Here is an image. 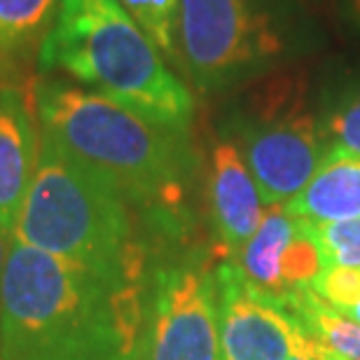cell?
<instances>
[{
  "label": "cell",
  "mask_w": 360,
  "mask_h": 360,
  "mask_svg": "<svg viewBox=\"0 0 360 360\" xmlns=\"http://www.w3.org/2000/svg\"><path fill=\"white\" fill-rule=\"evenodd\" d=\"M31 94L42 134L105 178L150 229L180 236L199 169L190 131L155 124L59 77L33 80Z\"/></svg>",
  "instance_id": "cell-1"
},
{
  "label": "cell",
  "mask_w": 360,
  "mask_h": 360,
  "mask_svg": "<svg viewBox=\"0 0 360 360\" xmlns=\"http://www.w3.org/2000/svg\"><path fill=\"white\" fill-rule=\"evenodd\" d=\"M146 285L112 283L12 239L0 360H134Z\"/></svg>",
  "instance_id": "cell-2"
},
{
  "label": "cell",
  "mask_w": 360,
  "mask_h": 360,
  "mask_svg": "<svg viewBox=\"0 0 360 360\" xmlns=\"http://www.w3.org/2000/svg\"><path fill=\"white\" fill-rule=\"evenodd\" d=\"M124 197L40 131V157L12 239L122 285H146L148 250Z\"/></svg>",
  "instance_id": "cell-3"
},
{
  "label": "cell",
  "mask_w": 360,
  "mask_h": 360,
  "mask_svg": "<svg viewBox=\"0 0 360 360\" xmlns=\"http://www.w3.org/2000/svg\"><path fill=\"white\" fill-rule=\"evenodd\" d=\"M38 68L45 75L63 70L155 124L190 131L192 91L120 0H61Z\"/></svg>",
  "instance_id": "cell-4"
},
{
  "label": "cell",
  "mask_w": 360,
  "mask_h": 360,
  "mask_svg": "<svg viewBox=\"0 0 360 360\" xmlns=\"http://www.w3.org/2000/svg\"><path fill=\"white\" fill-rule=\"evenodd\" d=\"M229 141L255 178L264 206L290 201L319 171L323 141L307 108L302 77L283 75L262 82L229 122Z\"/></svg>",
  "instance_id": "cell-5"
},
{
  "label": "cell",
  "mask_w": 360,
  "mask_h": 360,
  "mask_svg": "<svg viewBox=\"0 0 360 360\" xmlns=\"http://www.w3.org/2000/svg\"><path fill=\"white\" fill-rule=\"evenodd\" d=\"M283 49L276 21L257 0H180L176 61L199 91L260 75Z\"/></svg>",
  "instance_id": "cell-6"
},
{
  "label": "cell",
  "mask_w": 360,
  "mask_h": 360,
  "mask_svg": "<svg viewBox=\"0 0 360 360\" xmlns=\"http://www.w3.org/2000/svg\"><path fill=\"white\" fill-rule=\"evenodd\" d=\"M134 360H220L218 288L206 255L190 250L148 271Z\"/></svg>",
  "instance_id": "cell-7"
},
{
  "label": "cell",
  "mask_w": 360,
  "mask_h": 360,
  "mask_svg": "<svg viewBox=\"0 0 360 360\" xmlns=\"http://www.w3.org/2000/svg\"><path fill=\"white\" fill-rule=\"evenodd\" d=\"M215 288L220 360H285L302 323L250 288L229 257L215 267Z\"/></svg>",
  "instance_id": "cell-8"
},
{
  "label": "cell",
  "mask_w": 360,
  "mask_h": 360,
  "mask_svg": "<svg viewBox=\"0 0 360 360\" xmlns=\"http://www.w3.org/2000/svg\"><path fill=\"white\" fill-rule=\"evenodd\" d=\"M40 157V122L31 89L0 84V232L14 234Z\"/></svg>",
  "instance_id": "cell-9"
},
{
  "label": "cell",
  "mask_w": 360,
  "mask_h": 360,
  "mask_svg": "<svg viewBox=\"0 0 360 360\" xmlns=\"http://www.w3.org/2000/svg\"><path fill=\"white\" fill-rule=\"evenodd\" d=\"M264 208L267 206L241 153L229 139L218 141L211 150L208 167V211L213 232L227 257H234L257 232Z\"/></svg>",
  "instance_id": "cell-10"
},
{
  "label": "cell",
  "mask_w": 360,
  "mask_h": 360,
  "mask_svg": "<svg viewBox=\"0 0 360 360\" xmlns=\"http://www.w3.org/2000/svg\"><path fill=\"white\" fill-rule=\"evenodd\" d=\"M61 0H0V84H19L38 68Z\"/></svg>",
  "instance_id": "cell-11"
},
{
  "label": "cell",
  "mask_w": 360,
  "mask_h": 360,
  "mask_svg": "<svg viewBox=\"0 0 360 360\" xmlns=\"http://www.w3.org/2000/svg\"><path fill=\"white\" fill-rule=\"evenodd\" d=\"M300 225L302 220L288 213L283 204L267 206L257 232L243 243L239 253L229 257L250 288H255L257 292L281 307L285 302L281 269H283L288 246L300 232Z\"/></svg>",
  "instance_id": "cell-12"
},
{
  "label": "cell",
  "mask_w": 360,
  "mask_h": 360,
  "mask_svg": "<svg viewBox=\"0 0 360 360\" xmlns=\"http://www.w3.org/2000/svg\"><path fill=\"white\" fill-rule=\"evenodd\" d=\"M283 208L311 222L360 218V157H326L304 190Z\"/></svg>",
  "instance_id": "cell-13"
},
{
  "label": "cell",
  "mask_w": 360,
  "mask_h": 360,
  "mask_svg": "<svg viewBox=\"0 0 360 360\" xmlns=\"http://www.w3.org/2000/svg\"><path fill=\"white\" fill-rule=\"evenodd\" d=\"M285 309L326 349L335 351L344 360H360V323L323 304L311 288L295 295Z\"/></svg>",
  "instance_id": "cell-14"
},
{
  "label": "cell",
  "mask_w": 360,
  "mask_h": 360,
  "mask_svg": "<svg viewBox=\"0 0 360 360\" xmlns=\"http://www.w3.org/2000/svg\"><path fill=\"white\" fill-rule=\"evenodd\" d=\"M319 131L326 157H360V82L344 87L330 101Z\"/></svg>",
  "instance_id": "cell-15"
},
{
  "label": "cell",
  "mask_w": 360,
  "mask_h": 360,
  "mask_svg": "<svg viewBox=\"0 0 360 360\" xmlns=\"http://www.w3.org/2000/svg\"><path fill=\"white\" fill-rule=\"evenodd\" d=\"M139 28L164 56L176 59V26L180 0H120Z\"/></svg>",
  "instance_id": "cell-16"
},
{
  "label": "cell",
  "mask_w": 360,
  "mask_h": 360,
  "mask_svg": "<svg viewBox=\"0 0 360 360\" xmlns=\"http://www.w3.org/2000/svg\"><path fill=\"white\" fill-rule=\"evenodd\" d=\"M314 241L319 243L326 267H356L360 269V218L337 222L304 220Z\"/></svg>",
  "instance_id": "cell-17"
},
{
  "label": "cell",
  "mask_w": 360,
  "mask_h": 360,
  "mask_svg": "<svg viewBox=\"0 0 360 360\" xmlns=\"http://www.w3.org/2000/svg\"><path fill=\"white\" fill-rule=\"evenodd\" d=\"M314 295L323 304L340 314H349L360 304V269L356 267H323L311 283Z\"/></svg>",
  "instance_id": "cell-18"
},
{
  "label": "cell",
  "mask_w": 360,
  "mask_h": 360,
  "mask_svg": "<svg viewBox=\"0 0 360 360\" xmlns=\"http://www.w3.org/2000/svg\"><path fill=\"white\" fill-rule=\"evenodd\" d=\"M285 360H323V344L302 328Z\"/></svg>",
  "instance_id": "cell-19"
},
{
  "label": "cell",
  "mask_w": 360,
  "mask_h": 360,
  "mask_svg": "<svg viewBox=\"0 0 360 360\" xmlns=\"http://www.w3.org/2000/svg\"><path fill=\"white\" fill-rule=\"evenodd\" d=\"M344 12H347V19L360 31V0H344Z\"/></svg>",
  "instance_id": "cell-20"
},
{
  "label": "cell",
  "mask_w": 360,
  "mask_h": 360,
  "mask_svg": "<svg viewBox=\"0 0 360 360\" xmlns=\"http://www.w3.org/2000/svg\"><path fill=\"white\" fill-rule=\"evenodd\" d=\"M10 243H12L10 236H5L3 232H0V281H3L5 264H7V255H10Z\"/></svg>",
  "instance_id": "cell-21"
},
{
  "label": "cell",
  "mask_w": 360,
  "mask_h": 360,
  "mask_svg": "<svg viewBox=\"0 0 360 360\" xmlns=\"http://www.w3.org/2000/svg\"><path fill=\"white\" fill-rule=\"evenodd\" d=\"M323 360H344V358H342V356H337L335 351H330V349L323 347Z\"/></svg>",
  "instance_id": "cell-22"
},
{
  "label": "cell",
  "mask_w": 360,
  "mask_h": 360,
  "mask_svg": "<svg viewBox=\"0 0 360 360\" xmlns=\"http://www.w3.org/2000/svg\"><path fill=\"white\" fill-rule=\"evenodd\" d=\"M344 316H349V319H351V321H356V323H360V304H358V307H354V309H351V311H349V314H344Z\"/></svg>",
  "instance_id": "cell-23"
}]
</instances>
